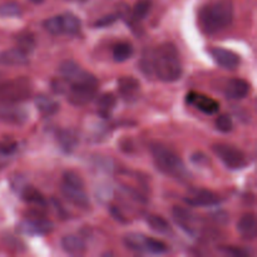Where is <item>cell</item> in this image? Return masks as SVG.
I'll return each instance as SVG.
<instances>
[{
  "label": "cell",
  "instance_id": "cell-1",
  "mask_svg": "<svg viewBox=\"0 0 257 257\" xmlns=\"http://www.w3.org/2000/svg\"><path fill=\"white\" fill-rule=\"evenodd\" d=\"M232 0H218L205 5L198 12V25L203 33L213 35L228 28L233 20Z\"/></svg>",
  "mask_w": 257,
  "mask_h": 257
},
{
  "label": "cell",
  "instance_id": "cell-2",
  "mask_svg": "<svg viewBox=\"0 0 257 257\" xmlns=\"http://www.w3.org/2000/svg\"><path fill=\"white\" fill-rule=\"evenodd\" d=\"M153 70L162 82L172 83L182 77L180 52L173 43H163L153 50Z\"/></svg>",
  "mask_w": 257,
  "mask_h": 257
},
{
  "label": "cell",
  "instance_id": "cell-3",
  "mask_svg": "<svg viewBox=\"0 0 257 257\" xmlns=\"http://www.w3.org/2000/svg\"><path fill=\"white\" fill-rule=\"evenodd\" d=\"M151 152H152L156 167L162 173L178 181H186L191 177L190 171L187 170L182 158L165 145H161L158 142L152 143Z\"/></svg>",
  "mask_w": 257,
  "mask_h": 257
},
{
  "label": "cell",
  "instance_id": "cell-4",
  "mask_svg": "<svg viewBox=\"0 0 257 257\" xmlns=\"http://www.w3.org/2000/svg\"><path fill=\"white\" fill-rule=\"evenodd\" d=\"M33 94V83L29 78L19 77L0 83V103H22Z\"/></svg>",
  "mask_w": 257,
  "mask_h": 257
},
{
  "label": "cell",
  "instance_id": "cell-5",
  "mask_svg": "<svg viewBox=\"0 0 257 257\" xmlns=\"http://www.w3.org/2000/svg\"><path fill=\"white\" fill-rule=\"evenodd\" d=\"M98 93V80L93 74H88L83 79L69 84L67 97L70 104L75 107H83L92 102Z\"/></svg>",
  "mask_w": 257,
  "mask_h": 257
},
{
  "label": "cell",
  "instance_id": "cell-6",
  "mask_svg": "<svg viewBox=\"0 0 257 257\" xmlns=\"http://www.w3.org/2000/svg\"><path fill=\"white\" fill-rule=\"evenodd\" d=\"M212 151L221 160V162L230 170H242L248 165V158L243 151L227 143H216Z\"/></svg>",
  "mask_w": 257,
  "mask_h": 257
},
{
  "label": "cell",
  "instance_id": "cell-7",
  "mask_svg": "<svg viewBox=\"0 0 257 257\" xmlns=\"http://www.w3.org/2000/svg\"><path fill=\"white\" fill-rule=\"evenodd\" d=\"M18 232L22 235L28 236H43L49 235L54 231V223L48 218H44V216L40 217H30L28 220L22 221L17 226Z\"/></svg>",
  "mask_w": 257,
  "mask_h": 257
},
{
  "label": "cell",
  "instance_id": "cell-8",
  "mask_svg": "<svg viewBox=\"0 0 257 257\" xmlns=\"http://www.w3.org/2000/svg\"><path fill=\"white\" fill-rule=\"evenodd\" d=\"M29 118V112L19 103H0V119L9 124L23 125Z\"/></svg>",
  "mask_w": 257,
  "mask_h": 257
},
{
  "label": "cell",
  "instance_id": "cell-9",
  "mask_svg": "<svg viewBox=\"0 0 257 257\" xmlns=\"http://www.w3.org/2000/svg\"><path fill=\"white\" fill-rule=\"evenodd\" d=\"M185 202L192 207H212V206H218L222 200L217 193L212 192L205 188H198L192 192V195L185 198Z\"/></svg>",
  "mask_w": 257,
  "mask_h": 257
},
{
  "label": "cell",
  "instance_id": "cell-10",
  "mask_svg": "<svg viewBox=\"0 0 257 257\" xmlns=\"http://www.w3.org/2000/svg\"><path fill=\"white\" fill-rule=\"evenodd\" d=\"M186 102L200 109L201 112L206 113V114H216L220 109V103L217 100L208 97V95L200 94V93L196 92L188 93L186 95Z\"/></svg>",
  "mask_w": 257,
  "mask_h": 257
},
{
  "label": "cell",
  "instance_id": "cell-11",
  "mask_svg": "<svg viewBox=\"0 0 257 257\" xmlns=\"http://www.w3.org/2000/svg\"><path fill=\"white\" fill-rule=\"evenodd\" d=\"M210 54L220 67L228 70L236 69L241 63L240 55L236 54L232 50L225 49V48H213L210 50Z\"/></svg>",
  "mask_w": 257,
  "mask_h": 257
},
{
  "label": "cell",
  "instance_id": "cell-12",
  "mask_svg": "<svg viewBox=\"0 0 257 257\" xmlns=\"http://www.w3.org/2000/svg\"><path fill=\"white\" fill-rule=\"evenodd\" d=\"M118 90L125 102L133 103L140 98L141 84L133 77H120L118 79Z\"/></svg>",
  "mask_w": 257,
  "mask_h": 257
},
{
  "label": "cell",
  "instance_id": "cell-13",
  "mask_svg": "<svg viewBox=\"0 0 257 257\" xmlns=\"http://www.w3.org/2000/svg\"><path fill=\"white\" fill-rule=\"evenodd\" d=\"M59 73L63 79L68 83V85L83 79V78H85L89 74V72L83 69L74 60H64L59 65Z\"/></svg>",
  "mask_w": 257,
  "mask_h": 257
},
{
  "label": "cell",
  "instance_id": "cell-14",
  "mask_svg": "<svg viewBox=\"0 0 257 257\" xmlns=\"http://www.w3.org/2000/svg\"><path fill=\"white\" fill-rule=\"evenodd\" d=\"M172 216L175 222L178 225V227H181L185 232L190 233V235H195L196 216L190 210L176 206L172 211Z\"/></svg>",
  "mask_w": 257,
  "mask_h": 257
},
{
  "label": "cell",
  "instance_id": "cell-15",
  "mask_svg": "<svg viewBox=\"0 0 257 257\" xmlns=\"http://www.w3.org/2000/svg\"><path fill=\"white\" fill-rule=\"evenodd\" d=\"M250 83L241 78H232L225 85L226 97L231 99H243L250 94Z\"/></svg>",
  "mask_w": 257,
  "mask_h": 257
},
{
  "label": "cell",
  "instance_id": "cell-16",
  "mask_svg": "<svg viewBox=\"0 0 257 257\" xmlns=\"http://www.w3.org/2000/svg\"><path fill=\"white\" fill-rule=\"evenodd\" d=\"M62 192L63 196L69 201L70 203L75 205L79 208H89L90 201L88 195L85 193L84 188L73 187V186H68L65 183L62 185Z\"/></svg>",
  "mask_w": 257,
  "mask_h": 257
},
{
  "label": "cell",
  "instance_id": "cell-17",
  "mask_svg": "<svg viewBox=\"0 0 257 257\" xmlns=\"http://www.w3.org/2000/svg\"><path fill=\"white\" fill-rule=\"evenodd\" d=\"M57 141L59 143L60 148L64 152L70 153L78 147L80 137L77 130H74V128H65V130L58 131Z\"/></svg>",
  "mask_w": 257,
  "mask_h": 257
},
{
  "label": "cell",
  "instance_id": "cell-18",
  "mask_svg": "<svg viewBox=\"0 0 257 257\" xmlns=\"http://www.w3.org/2000/svg\"><path fill=\"white\" fill-rule=\"evenodd\" d=\"M28 63H29L28 54L22 52L19 48H12L0 52V65L19 67V65H27Z\"/></svg>",
  "mask_w": 257,
  "mask_h": 257
},
{
  "label": "cell",
  "instance_id": "cell-19",
  "mask_svg": "<svg viewBox=\"0 0 257 257\" xmlns=\"http://www.w3.org/2000/svg\"><path fill=\"white\" fill-rule=\"evenodd\" d=\"M237 231L245 240H253L257 235V222L253 213H245L237 223Z\"/></svg>",
  "mask_w": 257,
  "mask_h": 257
},
{
  "label": "cell",
  "instance_id": "cell-20",
  "mask_svg": "<svg viewBox=\"0 0 257 257\" xmlns=\"http://www.w3.org/2000/svg\"><path fill=\"white\" fill-rule=\"evenodd\" d=\"M62 248L69 255H83L87 251V243L77 235H67L62 238Z\"/></svg>",
  "mask_w": 257,
  "mask_h": 257
},
{
  "label": "cell",
  "instance_id": "cell-21",
  "mask_svg": "<svg viewBox=\"0 0 257 257\" xmlns=\"http://www.w3.org/2000/svg\"><path fill=\"white\" fill-rule=\"evenodd\" d=\"M34 102L40 114L44 115V117H52L59 112V103L49 95L38 94Z\"/></svg>",
  "mask_w": 257,
  "mask_h": 257
},
{
  "label": "cell",
  "instance_id": "cell-22",
  "mask_svg": "<svg viewBox=\"0 0 257 257\" xmlns=\"http://www.w3.org/2000/svg\"><path fill=\"white\" fill-rule=\"evenodd\" d=\"M115 105H117V97H115L114 93H104L97 99L98 114L102 118H110Z\"/></svg>",
  "mask_w": 257,
  "mask_h": 257
},
{
  "label": "cell",
  "instance_id": "cell-23",
  "mask_svg": "<svg viewBox=\"0 0 257 257\" xmlns=\"http://www.w3.org/2000/svg\"><path fill=\"white\" fill-rule=\"evenodd\" d=\"M19 196L24 202L30 203V205H35L39 208H44L47 206V201H45L44 196L42 195L39 190L30 185H25V187L20 191Z\"/></svg>",
  "mask_w": 257,
  "mask_h": 257
},
{
  "label": "cell",
  "instance_id": "cell-24",
  "mask_svg": "<svg viewBox=\"0 0 257 257\" xmlns=\"http://www.w3.org/2000/svg\"><path fill=\"white\" fill-rule=\"evenodd\" d=\"M146 237H147V236L142 235V233L131 232L127 233V235L123 237V242H124L125 247L135 251V252L146 253Z\"/></svg>",
  "mask_w": 257,
  "mask_h": 257
},
{
  "label": "cell",
  "instance_id": "cell-25",
  "mask_svg": "<svg viewBox=\"0 0 257 257\" xmlns=\"http://www.w3.org/2000/svg\"><path fill=\"white\" fill-rule=\"evenodd\" d=\"M15 40H17L18 48L28 55L32 52H34L35 47H37L35 35L33 34L32 32H29V30H24V32L19 33V34L15 37Z\"/></svg>",
  "mask_w": 257,
  "mask_h": 257
},
{
  "label": "cell",
  "instance_id": "cell-26",
  "mask_svg": "<svg viewBox=\"0 0 257 257\" xmlns=\"http://www.w3.org/2000/svg\"><path fill=\"white\" fill-rule=\"evenodd\" d=\"M60 19H62L63 33L69 35H77L80 32L82 23L77 15H74L73 13H64L63 15H60Z\"/></svg>",
  "mask_w": 257,
  "mask_h": 257
},
{
  "label": "cell",
  "instance_id": "cell-27",
  "mask_svg": "<svg viewBox=\"0 0 257 257\" xmlns=\"http://www.w3.org/2000/svg\"><path fill=\"white\" fill-rule=\"evenodd\" d=\"M146 221L150 225V227L157 233H161V235H171L172 233V227L168 223V221L165 220L162 216L150 213V215L146 216Z\"/></svg>",
  "mask_w": 257,
  "mask_h": 257
},
{
  "label": "cell",
  "instance_id": "cell-28",
  "mask_svg": "<svg viewBox=\"0 0 257 257\" xmlns=\"http://www.w3.org/2000/svg\"><path fill=\"white\" fill-rule=\"evenodd\" d=\"M133 45L130 42H119L113 48V58L115 62L123 63L133 55Z\"/></svg>",
  "mask_w": 257,
  "mask_h": 257
},
{
  "label": "cell",
  "instance_id": "cell-29",
  "mask_svg": "<svg viewBox=\"0 0 257 257\" xmlns=\"http://www.w3.org/2000/svg\"><path fill=\"white\" fill-rule=\"evenodd\" d=\"M151 9H152V2L151 0H140L135 4L133 9L131 10V15L135 22H142L150 14Z\"/></svg>",
  "mask_w": 257,
  "mask_h": 257
},
{
  "label": "cell",
  "instance_id": "cell-30",
  "mask_svg": "<svg viewBox=\"0 0 257 257\" xmlns=\"http://www.w3.org/2000/svg\"><path fill=\"white\" fill-rule=\"evenodd\" d=\"M146 253H153V255H162L168 251V246L163 241L157 240L153 237H146Z\"/></svg>",
  "mask_w": 257,
  "mask_h": 257
},
{
  "label": "cell",
  "instance_id": "cell-31",
  "mask_svg": "<svg viewBox=\"0 0 257 257\" xmlns=\"http://www.w3.org/2000/svg\"><path fill=\"white\" fill-rule=\"evenodd\" d=\"M22 15V8L18 3L9 2L0 5V17L2 18H17Z\"/></svg>",
  "mask_w": 257,
  "mask_h": 257
},
{
  "label": "cell",
  "instance_id": "cell-32",
  "mask_svg": "<svg viewBox=\"0 0 257 257\" xmlns=\"http://www.w3.org/2000/svg\"><path fill=\"white\" fill-rule=\"evenodd\" d=\"M141 70L145 73L147 77H152L155 74L153 70V50L146 49L142 54V59H141Z\"/></svg>",
  "mask_w": 257,
  "mask_h": 257
},
{
  "label": "cell",
  "instance_id": "cell-33",
  "mask_svg": "<svg viewBox=\"0 0 257 257\" xmlns=\"http://www.w3.org/2000/svg\"><path fill=\"white\" fill-rule=\"evenodd\" d=\"M43 25H44V29L47 30L49 34L52 35L63 34V27H62V19H60V15L59 17L49 18V19H47L44 23H43Z\"/></svg>",
  "mask_w": 257,
  "mask_h": 257
},
{
  "label": "cell",
  "instance_id": "cell-34",
  "mask_svg": "<svg viewBox=\"0 0 257 257\" xmlns=\"http://www.w3.org/2000/svg\"><path fill=\"white\" fill-rule=\"evenodd\" d=\"M63 183L68 186H73V187L84 188V181L74 171H65L63 173Z\"/></svg>",
  "mask_w": 257,
  "mask_h": 257
},
{
  "label": "cell",
  "instance_id": "cell-35",
  "mask_svg": "<svg viewBox=\"0 0 257 257\" xmlns=\"http://www.w3.org/2000/svg\"><path fill=\"white\" fill-rule=\"evenodd\" d=\"M220 251L223 255L231 257H250L251 251L243 247H236V246H221Z\"/></svg>",
  "mask_w": 257,
  "mask_h": 257
},
{
  "label": "cell",
  "instance_id": "cell-36",
  "mask_svg": "<svg viewBox=\"0 0 257 257\" xmlns=\"http://www.w3.org/2000/svg\"><path fill=\"white\" fill-rule=\"evenodd\" d=\"M113 190L109 185L104 183V185H98L95 188V197L100 203H107L112 198Z\"/></svg>",
  "mask_w": 257,
  "mask_h": 257
},
{
  "label": "cell",
  "instance_id": "cell-37",
  "mask_svg": "<svg viewBox=\"0 0 257 257\" xmlns=\"http://www.w3.org/2000/svg\"><path fill=\"white\" fill-rule=\"evenodd\" d=\"M216 128L222 133L231 132L233 128L232 118H231L228 114L218 115L217 119H216Z\"/></svg>",
  "mask_w": 257,
  "mask_h": 257
},
{
  "label": "cell",
  "instance_id": "cell-38",
  "mask_svg": "<svg viewBox=\"0 0 257 257\" xmlns=\"http://www.w3.org/2000/svg\"><path fill=\"white\" fill-rule=\"evenodd\" d=\"M3 241H4L5 245L8 246L9 248H13L15 251H24L25 250V245L20 238H18L17 236L12 235V233L7 232L3 237Z\"/></svg>",
  "mask_w": 257,
  "mask_h": 257
},
{
  "label": "cell",
  "instance_id": "cell-39",
  "mask_svg": "<svg viewBox=\"0 0 257 257\" xmlns=\"http://www.w3.org/2000/svg\"><path fill=\"white\" fill-rule=\"evenodd\" d=\"M18 150V143L17 142H2L0 143V160L2 158H8L10 156L14 155Z\"/></svg>",
  "mask_w": 257,
  "mask_h": 257
},
{
  "label": "cell",
  "instance_id": "cell-40",
  "mask_svg": "<svg viewBox=\"0 0 257 257\" xmlns=\"http://www.w3.org/2000/svg\"><path fill=\"white\" fill-rule=\"evenodd\" d=\"M118 19H119V14H118V13H113V14L104 15V17H102L100 19H98L97 22H94V27L95 28L110 27V25L114 24Z\"/></svg>",
  "mask_w": 257,
  "mask_h": 257
},
{
  "label": "cell",
  "instance_id": "cell-41",
  "mask_svg": "<svg viewBox=\"0 0 257 257\" xmlns=\"http://www.w3.org/2000/svg\"><path fill=\"white\" fill-rule=\"evenodd\" d=\"M95 168L104 173H112L113 161L108 157H97L95 158Z\"/></svg>",
  "mask_w": 257,
  "mask_h": 257
},
{
  "label": "cell",
  "instance_id": "cell-42",
  "mask_svg": "<svg viewBox=\"0 0 257 257\" xmlns=\"http://www.w3.org/2000/svg\"><path fill=\"white\" fill-rule=\"evenodd\" d=\"M25 185H27V180H25V177L23 175H14L12 177V180H10L12 190L14 191L15 193H18V195H19L20 191L25 187Z\"/></svg>",
  "mask_w": 257,
  "mask_h": 257
},
{
  "label": "cell",
  "instance_id": "cell-43",
  "mask_svg": "<svg viewBox=\"0 0 257 257\" xmlns=\"http://www.w3.org/2000/svg\"><path fill=\"white\" fill-rule=\"evenodd\" d=\"M68 88H69V85H68V83L65 82L63 78H57V79H54L52 82V89L53 92L57 93V94H67L68 92Z\"/></svg>",
  "mask_w": 257,
  "mask_h": 257
},
{
  "label": "cell",
  "instance_id": "cell-44",
  "mask_svg": "<svg viewBox=\"0 0 257 257\" xmlns=\"http://www.w3.org/2000/svg\"><path fill=\"white\" fill-rule=\"evenodd\" d=\"M191 161H192L193 165L198 166V167L206 166L208 162H210V160H208V156L205 155V153H202V152L193 153L192 157H191Z\"/></svg>",
  "mask_w": 257,
  "mask_h": 257
},
{
  "label": "cell",
  "instance_id": "cell-45",
  "mask_svg": "<svg viewBox=\"0 0 257 257\" xmlns=\"http://www.w3.org/2000/svg\"><path fill=\"white\" fill-rule=\"evenodd\" d=\"M120 148H122V150L124 151L125 153H131L133 151V148H135V145H133V141L130 140V138H127V140L122 141V142H120Z\"/></svg>",
  "mask_w": 257,
  "mask_h": 257
},
{
  "label": "cell",
  "instance_id": "cell-46",
  "mask_svg": "<svg viewBox=\"0 0 257 257\" xmlns=\"http://www.w3.org/2000/svg\"><path fill=\"white\" fill-rule=\"evenodd\" d=\"M110 213H112V216L117 221H119V222H125L124 215L120 212V210L118 207H115V206H112V208H110Z\"/></svg>",
  "mask_w": 257,
  "mask_h": 257
},
{
  "label": "cell",
  "instance_id": "cell-47",
  "mask_svg": "<svg viewBox=\"0 0 257 257\" xmlns=\"http://www.w3.org/2000/svg\"><path fill=\"white\" fill-rule=\"evenodd\" d=\"M215 220L220 223H226L228 221V216L226 215L225 212H222V211H221V212L215 213Z\"/></svg>",
  "mask_w": 257,
  "mask_h": 257
},
{
  "label": "cell",
  "instance_id": "cell-48",
  "mask_svg": "<svg viewBox=\"0 0 257 257\" xmlns=\"http://www.w3.org/2000/svg\"><path fill=\"white\" fill-rule=\"evenodd\" d=\"M32 3H34V4H42V3H44L45 0H30Z\"/></svg>",
  "mask_w": 257,
  "mask_h": 257
}]
</instances>
